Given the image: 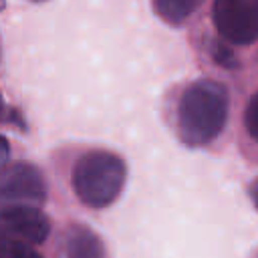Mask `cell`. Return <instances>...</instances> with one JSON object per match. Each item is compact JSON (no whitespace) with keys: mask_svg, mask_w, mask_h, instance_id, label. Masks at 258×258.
Wrapping results in <instances>:
<instances>
[{"mask_svg":"<svg viewBox=\"0 0 258 258\" xmlns=\"http://www.w3.org/2000/svg\"><path fill=\"white\" fill-rule=\"evenodd\" d=\"M228 117V93L220 83L198 81L189 85L177 107L179 137L187 145H204L224 129Z\"/></svg>","mask_w":258,"mask_h":258,"instance_id":"1","label":"cell"},{"mask_svg":"<svg viewBox=\"0 0 258 258\" xmlns=\"http://www.w3.org/2000/svg\"><path fill=\"white\" fill-rule=\"evenodd\" d=\"M125 173V161L115 153L89 151L73 169V185L83 204L91 208H105L121 194Z\"/></svg>","mask_w":258,"mask_h":258,"instance_id":"2","label":"cell"},{"mask_svg":"<svg viewBox=\"0 0 258 258\" xmlns=\"http://www.w3.org/2000/svg\"><path fill=\"white\" fill-rule=\"evenodd\" d=\"M44 179L28 163H12L0 171V210L38 208L44 202Z\"/></svg>","mask_w":258,"mask_h":258,"instance_id":"3","label":"cell"},{"mask_svg":"<svg viewBox=\"0 0 258 258\" xmlns=\"http://www.w3.org/2000/svg\"><path fill=\"white\" fill-rule=\"evenodd\" d=\"M212 20L220 36L234 44L258 40V0H214Z\"/></svg>","mask_w":258,"mask_h":258,"instance_id":"4","label":"cell"},{"mask_svg":"<svg viewBox=\"0 0 258 258\" xmlns=\"http://www.w3.org/2000/svg\"><path fill=\"white\" fill-rule=\"evenodd\" d=\"M48 220L38 208H6L0 210V232L26 244H40L48 236Z\"/></svg>","mask_w":258,"mask_h":258,"instance_id":"5","label":"cell"},{"mask_svg":"<svg viewBox=\"0 0 258 258\" xmlns=\"http://www.w3.org/2000/svg\"><path fill=\"white\" fill-rule=\"evenodd\" d=\"M67 258H103V244L91 230L73 226L67 234Z\"/></svg>","mask_w":258,"mask_h":258,"instance_id":"6","label":"cell"},{"mask_svg":"<svg viewBox=\"0 0 258 258\" xmlns=\"http://www.w3.org/2000/svg\"><path fill=\"white\" fill-rule=\"evenodd\" d=\"M200 0H153L155 12L171 24H179L185 18L191 16V12L198 8Z\"/></svg>","mask_w":258,"mask_h":258,"instance_id":"7","label":"cell"},{"mask_svg":"<svg viewBox=\"0 0 258 258\" xmlns=\"http://www.w3.org/2000/svg\"><path fill=\"white\" fill-rule=\"evenodd\" d=\"M0 258H42L32 244L0 232Z\"/></svg>","mask_w":258,"mask_h":258,"instance_id":"8","label":"cell"},{"mask_svg":"<svg viewBox=\"0 0 258 258\" xmlns=\"http://www.w3.org/2000/svg\"><path fill=\"white\" fill-rule=\"evenodd\" d=\"M244 123H246L248 133L258 141V93L250 99V103H248V107H246Z\"/></svg>","mask_w":258,"mask_h":258,"instance_id":"9","label":"cell"},{"mask_svg":"<svg viewBox=\"0 0 258 258\" xmlns=\"http://www.w3.org/2000/svg\"><path fill=\"white\" fill-rule=\"evenodd\" d=\"M8 157H10V147H8V141L0 135V171L8 165Z\"/></svg>","mask_w":258,"mask_h":258,"instance_id":"10","label":"cell"},{"mask_svg":"<svg viewBox=\"0 0 258 258\" xmlns=\"http://www.w3.org/2000/svg\"><path fill=\"white\" fill-rule=\"evenodd\" d=\"M252 200H254V204H256V208H258V179H256L254 185H252Z\"/></svg>","mask_w":258,"mask_h":258,"instance_id":"11","label":"cell"},{"mask_svg":"<svg viewBox=\"0 0 258 258\" xmlns=\"http://www.w3.org/2000/svg\"><path fill=\"white\" fill-rule=\"evenodd\" d=\"M0 113H2V99H0Z\"/></svg>","mask_w":258,"mask_h":258,"instance_id":"12","label":"cell"}]
</instances>
